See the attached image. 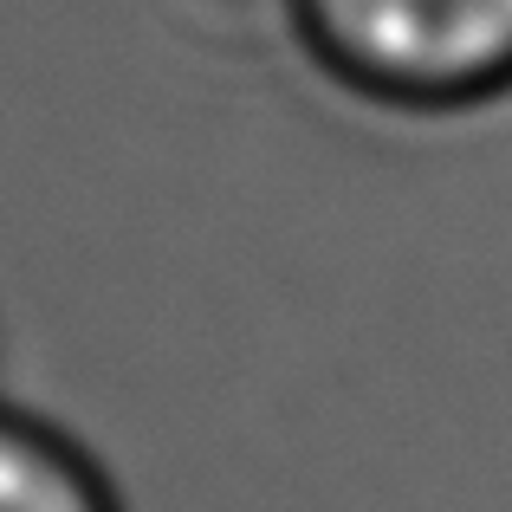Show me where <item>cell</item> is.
<instances>
[{"label":"cell","mask_w":512,"mask_h":512,"mask_svg":"<svg viewBox=\"0 0 512 512\" xmlns=\"http://www.w3.org/2000/svg\"><path fill=\"white\" fill-rule=\"evenodd\" d=\"M305 65L396 117L512 98V0H279Z\"/></svg>","instance_id":"6da1fadb"},{"label":"cell","mask_w":512,"mask_h":512,"mask_svg":"<svg viewBox=\"0 0 512 512\" xmlns=\"http://www.w3.org/2000/svg\"><path fill=\"white\" fill-rule=\"evenodd\" d=\"M0 512H124V493L72 428L0 402Z\"/></svg>","instance_id":"7a4b0ae2"}]
</instances>
